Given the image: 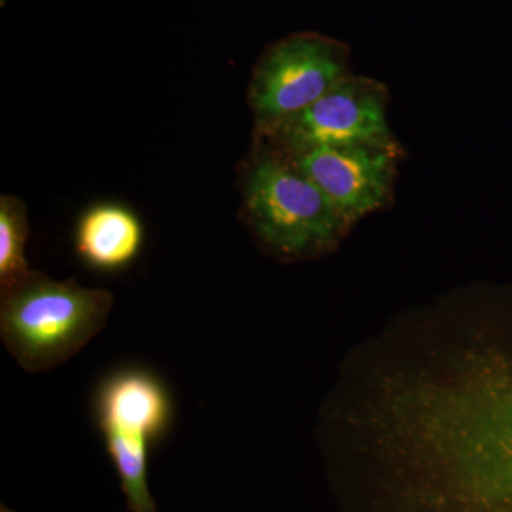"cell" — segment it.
Segmentation results:
<instances>
[{"instance_id":"6da1fadb","label":"cell","mask_w":512,"mask_h":512,"mask_svg":"<svg viewBox=\"0 0 512 512\" xmlns=\"http://www.w3.org/2000/svg\"><path fill=\"white\" fill-rule=\"evenodd\" d=\"M113 302V295L103 289L32 272L22 284L2 293L3 345L28 372L55 369L104 328Z\"/></svg>"},{"instance_id":"7a4b0ae2","label":"cell","mask_w":512,"mask_h":512,"mask_svg":"<svg viewBox=\"0 0 512 512\" xmlns=\"http://www.w3.org/2000/svg\"><path fill=\"white\" fill-rule=\"evenodd\" d=\"M244 207L255 237L285 261L335 251L352 228L289 158L272 154L256 158L249 167Z\"/></svg>"},{"instance_id":"3957f363","label":"cell","mask_w":512,"mask_h":512,"mask_svg":"<svg viewBox=\"0 0 512 512\" xmlns=\"http://www.w3.org/2000/svg\"><path fill=\"white\" fill-rule=\"evenodd\" d=\"M97 423L119 473L130 512H158L147 483L148 447L171 420L163 383L140 369L107 377L96 396Z\"/></svg>"},{"instance_id":"277c9868","label":"cell","mask_w":512,"mask_h":512,"mask_svg":"<svg viewBox=\"0 0 512 512\" xmlns=\"http://www.w3.org/2000/svg\"><path fill=\"white\" fill-rule=\"evenodd\" d=\"M349 47L315 32L295 33L265 50L249 87L259 126L272 131L311 107L348 76Z\"/></svg>"},{"instance_id":"5b68a950","label":"cell","mask_w":512,"mask_h":512,"mask_svg":"<svg viewBox=\"0 0 512 512\" xmlns=\"http://www.w3.org/2000/svg\"><path fill=\"white\" fill-rule=\"evenodd\" d=\"M386 87L350 73L325 96L272 131L288 156L316 147L394 144L387 121Z\"/></svg>"},{"instance_id":"8992f818","label":"cell","mask_w":512,"mask_h":512,"mask_svg":"<svg viewBox=\"0 0 512 512\" xmlns=\"http://www.w3.org/2000/svg\"><path fill=\"white\" fill-rule=\"evenodd\" d=\"M348 221H357L390 204L402 150L394 144L316 147L288 156Z\"/></svg>"},{"instance_id":"52a82bcc","label":"cell","mask_w":512,"mask_h":512,"mask_svg":"<svg viewBox=\"0 0 512 512\" xmlns=\"http://www.w3.org/2000/svg\"><path fill=\"white\" fill-rule=\"evenodd\" d=\"M144 244V227L133 210L119 202L87 208L74 231L77 254L94 269L120 271L130 265Z\"/></svg>"},{"instance_id":"ba28073f","label":"cell","mask_w":512,"mask_h":512,"mask_svg":"<svg viewBox=\"0 0 512 512\" xmlns=\"http://www.w3.org/2000/svg\"><path fill=\"white\" fill-rule=\"evenodd\" d=\"M29 220L25 204L12 195L0 198V289L2 293L22 284L32 272L26 261Z\"/></svg>"},{"instance_id":"9c48e42d","label":"cell","mask_w":512,"mask_h":512,"mask_svg":"<svg viewBox=\"0 0 512 512\" xmlns=\"http://www.w3.org/2000/svg\"><path fill=\"white\" fill-rule=\"evenodd\" d=\"M0 512H15V511L9 510V508H6L5 505H2V507H0Z\"/></svg>"}]
</instances>
